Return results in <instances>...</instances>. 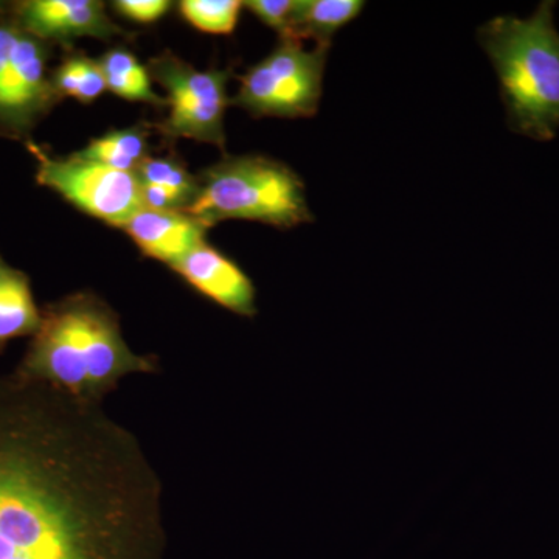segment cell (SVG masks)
<instances>
[{
    "mask_svg": "<svg viewBox=\"0 0 559 559\" xmlns=\"http://www.w3.org/2000/svg\"><path fill=\"white\" fill-rule=\"evenodd\" d=\"M164 487L103 409L0 377V559H164Z\"/></svg>",
    "mask_w": 559,
    "mask_h": 559,
    "instance_id": "obj_1",
    "label": "cell"
},
{
    "mask_svg": "<svg viewBox=\"0 0 559 559\" xmlns=\"http://www.w3.org/2000/svg\"><path fill=\"white\" fill-rule=\"evenodd\" d=\"M157 356L132 352L120 316L91 290L43 308V319L14 373L87 404H103L131 374L159 373Z\"/></svg>",
    "mask_w": 559,
    "mask_h": 559,
    "instance_id": "obj_2",
    "label": "cell"
},
{
    "mask_svg": "<svg viewBox=\"0 0 559 559\" xmlns=\"http://www.w3.org/2000/svg\"><path fill=\"white\" fill-rule=\"evenodd\" d=\"M557 2L544 0L527 20L507 14L481 25L477 39L499 80L511 131L551 142L559 131Z\"/></svg>",
    "mask_w": 559,
    "mask_h": 559,
    "instance_id": "obj_3",
    "label": "cell"
},
{
    "mask_svg": "<svg viewBox=\"0 0 559 559\" xmlns=\"http://www.w3.org/2000/svg\"><path fill=\"white\" fill-rule=\"evenodd\" d=\"M197 198L187 212L207 224L245 219L278 229L311 223L304 180L271 157L227 156L198 178Z\"/></svg>",
    "mask_w": 559,
    "mask_h": 559,
    "instance_id": "obj_4",
    "label": "cell"
},
{
    "mask_svg": "<svg viewBox=\"0 0 559 559\" xmlns=\"http://www.w3.org/2000/svg\"><path fill=\"white\" fill-rule=\"evenodd\" d=\"M51 44L25 31L0 2V135L32 142L40 120L61 102L51 84Z\"/></svg>",
    "mask_w": 559,
    "mask_h": 559,
    "instance_id": "obj_5",
    "label": "cell"
},
{
    "mask_svg": "<svg viewBox=\"0 0 559 559\" xmlns=\"http://www.w3.org/2000/svg\"><path fill=\"white\" fill-rule=\"evenodd\" d=\"M330 47L307 51L304 44L280 39L259 64L240 76L231 105L255 119H310L318 114Z\"/></svg>",
    "mask_w": 559,
    "mask_h": 559,
    "instance_id": "obj_6",
    "label": "cell"
},
{
    "mask_svg": "<svg viewBox=\"0 0 559 559\" xmlns=\"http://www.w3.org/2000/svg\"><path fill=\"white\" fill-rule=\"evenodd\" d=\"M151 80L164 87L170 112L156 124L165 140L175 143L179 139L210 143L224 148V117L231 105L227 86L230 69H197L190 62L164 51L151 58Z\"/></svg>",
    "mask_w": 559,
    "mask_h": 559,
    "instance_id": "obj_7",
    "label": "cell"
},
{
    "mask_svg": "<svg viewBox=\"0 0 559 559\" xmlns=\"http://www.w3.org/2000/svg\"><path fill=\"white\" fill-rule=\"evenodd\" d=\"M25 146L36 160V182L92 218L121 229L143 209L142 183L135 173L116 170L76 153L55 156L33 140Z\"/></svg>",
    "mask_w": 559,
    "mask_h": 559,
    "instance_id": "obj_8",
    "label": "cell"
},
{
    "mask_svg": "<svg viewBox=\"0 0 559 559\" xmlns=\"http://www.w3.org/2000/svg\"><path fill=\"white\" fill-rule=\"evenodd\" d=\"M17 22L36 38L62 44L70 49L72 40L95 38L109 40L127 36L110 20L105 2L98 0H21L10 2Z\"/></svg>",
    "mask_w": 559,
    "mask_h": 559,
    "instance_id": "obj_9",
    "label": "cell"
},
{
    "mask_svg": "<svg viewBox=\"0 0 559 559\" xmlns=\"http://www.w3.org/2000/svg\"><path fill=\"white\" fill-rule=\"evenodd\" d=\"M190 288L224 310L253 318L257 290L245 271L218 249L202 242L170 267Z\"/></svg>",
    "mask_w": 559,
    "mask_h": 559,
    "instance_id": "obj_10",
    "label": "cell"
},
{
    "mask_svg": "<svg viewBox=\"0 0 559 559\" xmlns=\"http://www.w3.org/2000/svg\"><path fill=\"white\" fill-rule=\"evenodd\" d=\"M121 230L130 235L140 252L171 267L205 242L210 227L183 210H139Z\"/></svg>",
    "mask_w": 559,
    "mask_h": 559,
    "instance_id": "obj_11",
    "label": "cell"
},
{
    "mask_svg": "<svg viewBox=\"0 0 559 559\" xmlns=\"http://www.w3.org/2000/svg\"><path fill=\"white\" fill-rule=\"evenodd\" d=\"M40 319L31 277L0 255V355L11 341L35 336Z\"/></svg>",
    "mask_w": 559,
    "mask_h": 559,
    "instance_id": "obj_12",
    "label": "cell"
},
{
    "mask_svg": "<svg viewBox=\"0 0 559 559\" xmlns=\"http://www.w3.org/2000/svg\"><path fill=\"white\" fill-rule=\"evenodd\" d=\"M364 7L359 0H296L288 36L282 40L312 39L316 47H330L337 31L356 20Z\"/></svg>",
    "mask_w": 559,
    "mask_h": 559,
    "instance_id": "obj_13",
    "label": "cell"
},
{
    "mask_svg": "<svg viewBox=\"0 0 559 559\" xmlns=\"http://www.w3.org/2000/svg\"><path fill=\"white\" fill-rule=\"evenodd\" d=\"M105 75L106 87L117 97L146 105L167 106V98L153 90V80L146 66L140 64L138 57L124 46H116L102 55L98 60Z\"/></svg>",
    "mask_w": 559,
    "mask_h": 559,
    "instance_id": "obj_14",
    "label": "cell"
},
{
    "mask_svg": "<svg viewBox=\"0 0 559 559\" xmlns=\"http://www.w3.org/2000/svg\"><path fill=\"white\" fill-rule=\"evenodd\" d=\"M150 130L148 123L112 130L102 138L91 140L90 145L76 154L83 159L138 175L143 162L150 157Z\"/></svg>",
    "mask_w": 559,
    "mask_h": 559,
    "instance_id": "obj_15",
    "label": "cell"
},
{
    "mask_svg": "<svg viewBox=\"0 0 559 559\" xmlns=\"http://www.w3.org/2000/svg\"><path fill=\"white\" fill-rule=\"evenodd\" d=\"M51 84L61 100L75 98L83 105H91L108 91L100 62L73 49H68L60 64L51 70Z\"/></svg>",
    "mask_w": 559,
    "mask_h": 559,
    "instance_id": "obj_16",
    "label": "cell"
},
{
    "mask_svg": "<svg viewBox=\"0 0 559 559\" xmlns=\"http://www.w3.org/2000/svg\"><path fill=\"white\" fill-rule=\"evenodd\" d=\"M138 176L140 182L146 186L167 190L186 212L193 204L200 187L197 176L191 175L186 164L176 156H150L139 168Z\"/></svg>",
    "mask_w": 559,
    "mask_h": 559,
    "instance_id": "obj_17",
    "label": "cell"
},
{
    "mask_svg": "<svg viewBox=\"0 0 559 559\" xmlns=\"http://www.w3.org/2000/svg\"><path fill=\"white\" fill-rule=\"evenodd\" d=\"M238 0H182L180 16L194 28L212 35H231L242 10Z\"/></svg>",
    "mask_w": 559,
    "mask_h": 559,
    "instance_id": "obj_18",
    "label": "cell"
},
{
    "mask_svg": "<svg viewBox=\"0 0 559 559\" xmlns=\"http://www.w3.org/2000/svg\"><path fill=\"white\" fill-rule=\"evenodd\" d=\"M242 5L257 20L277 32L280 39H286L296 0H249V2H242Z\"/></svg>",
    "mask_w": 559,
    "mask_h": 559,
    "instance_id": "obj_19",
    "label": "cell"
},
{
    "mask_svg": "<svg viewBox=\"0 0 559 559\" xmlns=\"http://www.w3.org/2000/svg\"><path fill=\"white\" fill-rule=\"evenodd\" d=\"M112 9L138 24H154L164 17L171 9V2L168 0H117L112 3Z\"/></svg>",
    "mask_w": 559,
    "mask_h": 559,
    "instance_id": "obj_20",
    "label": "cell"
}]
</instances>
